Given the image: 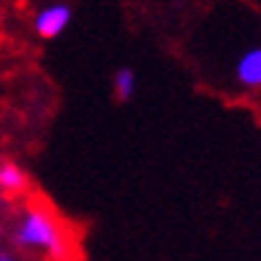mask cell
<instances>
[{
  "label": "cell",
  "instance_id": "cell-1",
  "mask_svg": "<svg viewBox=\"0 0 261 261\" xmlns=\"http://www.w3.org/2000/svg\"><path fill=\"white\" fill-rule=\"evenodd\" d=\"M16 237L27 248H40L54 261L72 258V240L67 234V227L56 219V213L45 205H30L21 219Z\"/></svg>",
  "mask_w": 261,
  "mask_h": 261
},
{
  "label": "cell",
  "instance_id": "cell-2",
  "mask_svg": "<svg viewBox=\"0 0 261 261\" xmlns=\"http://www.w3.org/2000/svg\"><path fill=\"white\" fill-rule=\"evenodd\" d=\"M69 16H72V11L67 6H48L35 19V30H38L40 38H56L69 24Z\"/></svg>",
  "mask_w": 261,
  "mask_h": 261
},
{
  "label": "cell",
  "instance_id": "cell-3",
  "mask_svg": "<svg viewBox=\"0 0 261 261\" xmlns=\"http://www.w3.org/2000/svg\"><path fill=\"white\" fill-rule=\"evenodd\" d=\"M237 80L248 88L261 86V48L248 51L240 62H237Z\"/></svg>",
  "mask_w": 261,
  "mask_h": 261
},
{
  "label": "cell",
  "instance_id": "cell-4",
  "mask_svg": "<svg viewBox=\"0 0 261 261\" xmlns=\"http://www.w3.org/2000/svg\"><path fill=\"white\" fill-rule=\"evenodd\" d=\"M24 187H27V176L21 168H16L14 163H6V165H0V189L8 195H19V192H24Z\"/></svg>",
  "mask_w": 261,
  "mask_h": 261
},
{
  "label": "cell",
  "instance_id": "cell-5",
  "mask_svg": "<svg viewBox=\"0 0 261 261\" xmlns=\"http://www.w3.org/2000/svg\"><path fill=\"white\" fill-rule=\"evenodd\" d=\"M134 91H136V75L130 72V69H120V72L115 75V93H117V99H130L134 96Z\"/></svg>",
  "mask_w": 261,
  "mask_h": 261
},
{
  "label": "cell",
  "instance_id": "cell-6",
  "mask_svg": "<svg viewBox=\"0 0 261 261\" xmlns=\"http://www.w3.org/2000/svg\"><path fill=\"white\" fill-rule=\"evenodd\" d=\"M0 261H14V258H11L8 253H3V251H0Z\"/></svg>",
  "mask_w": 261,
  "mask_h": 261
}]
</instances>
